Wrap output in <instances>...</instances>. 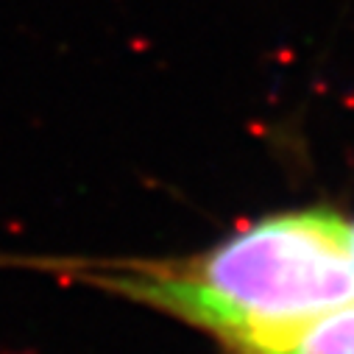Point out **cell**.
Here are the masks:
<instances>
[{
    "label": "cell",
    "instance_id": "3",
    "mask_svg": "<svg viewBox=\"0 0 354 354\" xmlns=\"http://www.w3.org/2000/svg\"><path fill=\"white\" fill-rule=\"evenodd\" d=\"M348 251H351V262H354V221H348Z\"/></svg>",
    "mask_w": 354,
    "mask_h": 354
},
{
    "label": "cell",
    "instance_id": "2",
    "mask_svg": "<svg viewBox=\"0 0 354 354\" xmlns=\"http://www.w3.org/2000/svg\"><path fill=\"white\" fill-rule=\"evenodd\" d=\"M251 354H354V301L257 346Z\"/></svg>",
    "mask_w": 354,
    "mask_h": 354
},
{
    "label": "cell",
    "instance_id": "1",
    "mask_svg": "<svg viewBox=\"0 0 354 354\" xmlns=\"http://www.w3.org/2000/svg\"><path fill=\"white\" fill-rule=\"evenodd\" d=\"M90 277L245 351L354 301L348 218L332 207L271 212L201 254Z\"/></svg>",
    "mask_w": 354,
    "mask_h": 354
}]
</instances>
